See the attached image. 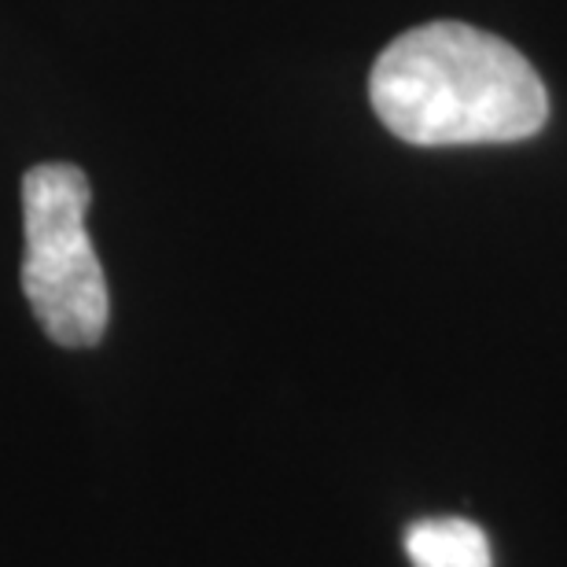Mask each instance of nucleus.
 <instances>
[{
  "label": "nucleus",
  "mask_w": 567,
  "mask_h": 567,
  "mask_svg": "<svg viewBox=\"0 0 567 567\" xmlns=\"http://www.w3.org/2000/svg\"><path fill=\"white\" fill-rule=\"evenodd\" d=\"M377 118L421 147L508 144L546 126L549 96L527 55L468 22H424L377 55Z\"/></svg>",
  "instance_id": "f257e3e1"
},
{
  "label": "nucleus",
  "mask_w": 567,
  "mask_h": 567,
  "mask_svg": "<svg viewBox=\"0 0 567 567\" xmlns=\"http://www.w3.org/2000/svg\"><path fill=\"white\" fill-rule=\"evenodd\" d=\"M93 203L89 177L71 163H41L22 177V295L44 336L82 350L104 339L111 295L85 233Z\"/></svg>",
  "instance_id": "f03ea898"
},
{
  "label": "nucleus",
  "mask_w": 567,
  "mask_h": 567,
  "mask_svg": "<svg viewBox=\"0 0 567 567\" xmlns=\"http://www.w3.org/2000/svg\"><path fill=\"white\" fill-rule=\"evenodd\" d=\"M405 557L413 567H494L486 530L464 516H424L410 524Z\"/></svg>",
  "instance_id": "7ed1b4c3"
}]
</instances>
